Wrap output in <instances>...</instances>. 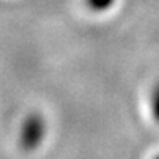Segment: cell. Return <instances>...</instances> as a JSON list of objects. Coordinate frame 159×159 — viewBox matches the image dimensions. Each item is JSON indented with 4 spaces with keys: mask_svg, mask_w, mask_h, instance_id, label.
Instances as JSON below:
<instances>
[{
    "mask_svg": "<svg viewBox=\"0 0 159 159\" xmlns=\"http://www.w3.org/2000/svg\"><path fill=\"white\" fill-rule=\"evenodd\" d=\"M46 136V121L40 114L28 115L21 128V146L25 150H34L43 143Z\"/></svg>",
    "mask_w": 159,
    "mask_h": 159,
    "instance_id": "1",
    "label": "cell"
},
{
    "mask_svg": "<svg viewBox=\"0 0 159 159\" xmlns=\"http://www.w3.org/2000/svg\"><path fill=\"white\" fill-rule=\"evenodd\" d=\"M85 2H87V5H89V7L91 11L105 12L108 9H111L116 0H85Z\"/></svg>",
    "mask_w": 159,
    "mask_h": 159,
    "instance_id": "2",
    "label": "cell"
},
{
    "mask_svg": "<svg viewBox=\"0 0 159 159\" xmlns=\"http://www.w3.org/2000/svg\"><path fill=\"white\" fill-rule=\"evenodd\" d=\"M152 114L156 122H159V83L155 85L153 93H152Z\"/></svg>",
    "mask_w": 159,
    "mask_h": 159,
    "instance_id": "3",
    "label": "cell"
},
{
    "mask_svg": "<svg viewBox=\"0 0 159 159\" xmlns=\"http://www.w3.org/2000/svg\"><path fill=\"white\" fill-rule=\"evenodd\" d=\"M155 159H159V155H158V156H156V158H155Z\"/></svg>",
    "mask_w": 159,
    "mask_h": 159,
    "instance_id": "4",
    "label": "cell"
}]
</instances>
